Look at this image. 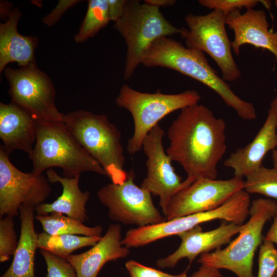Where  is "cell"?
I'll list each match as a JSON object with an SVG mask.
<instances>
[{
  "label": "cell",
  "instance_id": "1",
  "mask_svg": "<svg viewBox=\"0 0 277 277\" xmlns=\"http://www.w3.org/2000/svg\"><path fill=\"white\" fill-rule=\"evenodd\" d=\"M226 123L199 104L181 110L168 130L167 154L187 178L216 179L217 166L227 149Z\"/></svg>",
  "mask_w": 277,
  "mask_h": 277
},
{
  "label": "cell",
  "instance_id": "2",
  "mask_svg": "<svg viewBox=\"0 0 277 277\" xmlns=\"http://www.w3.org/2000/svg\"><path fill=\"white\" fill-rule=\"evenodd\" d=\"M141 64L147 67L169 68L192 77L216 93L240 118L252 121L257 117L253 104L243 100L232 90L201 51L185 47L174 39L162 37L150 45Z\"/></svg>",
  "mask_w": 277,
  "mask_h": 277
},
{
  "label": "cell",
  "instance_id": "3",
  "mask_svg": "<svg viewBox=\"0 0 277 277\" xmlns=\"http://www.w3.org/2000/svg\"><path fill=\"white\" fill-rule=\"evenodd\" d=\"M29 157L33 164L32 172L37 174H43L47 169L59 167L62 169L64 177L67 178L83 172L107 176L101 165L61 122H37L36 141Z\"/></svg>",
  "mask_w": 277,
  "mask_h": 277
},
{
  "label": "cell",
  "instance_id": "4",
  "mask_svg": "<svg viewBox=\"0 0 277 277\" xmlns=\"http://www.w3.org/2000/svg\"><path fill=\"white\" fill-rule=\"evenodd\" d=\"M63 123L82 147L105 170L112 183L127 178L121 133L105 114L78 110L64 114Z\"/></svg>",
  "mask_w": 277,
  "mask_h": 277
},
{
  "label": "cell",
  "instance_id": "5",
  "mask_svg": "<svg viewBox=\"0 0 277 277\" xmlns=\"http://www.w3.org/2000/svg\"><path fill=\"white\" fill-rule=\"evenodd\" d=\"M277 202L269 199L253 200L248 221L242 225L238 236L223 249L201 254L197 262L218 269L231 271L238 277H255L252 267L255 252L263 241L262 231L273 217Z\"/></svg>",
  "mask_w": 277,
  "mask_h": 277
},
{
  "label": "cell",
  "instance_id": "6",
  "mask_svg": "<svg viewBox=\"0 0 277 277\" xmlns=\"http://www.w3.org/2000/svg\"><path fill=\"white\" fill-rule=\"evenodd\" d=\"M201 98L199 93L192 90L177 94H165L159 90L150 93L123 85L115 102L128 110L133 120V134L128 142L129 154L133 155L141 150L145 137L160 120L175 111L197 104Z\"/></svg>",
  "mask_w": 277,
  "mask_h": 277
},
{
  "label": "cell",
  "instance_id": "7",
  "mask_svg": "<svg viewBox=\"0 0 277 277\" xmlns=\"http://www.w3.org/2000/svg\"><path fill=\"white\" fill-rule=\"evenodd\" d=\"M114 28L123 37L127 52L124 78L133 74L150 45L162 37L180 34V28L165 18L160 8L137 0H127L124 12Z\"/></svg>",
  "mask_w": 277,
  "mask_h": 277
},
{
  "label": "cell",
  "instance_id": "8",
  "mask_svg": "<svg viewBox=\"0 0 277 277\" xmlns=\"http://www.w3.org/2000/svg\"><path fill=\"white\" fill-rule=\"evenodd\" d=\"M250 205L249 194L242 189L214 209L132 228L127 231L122 244L129 249L143 246L169 236L178 235L203 223L215 220L243 224L249 215Z\"/></svg>",
  "mask_w": 277,
  "mask_h": 277
},
{
  "label": "cell",
  "instance_id": "9",
  "mask_svg": "<svg viewBox=\"0 0 277 277\" xmlns=\"http://www.w3.org/2000/svg\"><path fill=\"white\" fill-rule=\"evenodd\" d=\"M185 21L188 29L181 28L180 34L186 47L210 55L221 70L225 81L237 80L241 72L233 57L224 14L216 10L205 15L189 13Z\"/></svg>",
  "mask_w": 277,
  "mask_h": 277
},
{
  "label": "cell",
  "instance_id": "10",
  "mask_svg": "<svg viewBox=\"0 0 277 277\" xmlns=\"http://www.w3.org/2000/svg\"><path fill=\"white\" fill-rule=\"evenodd\" d=\"M4 74L9 85L11 102L37 121L63 122L64 114L55 105L56 91L50 77L36 62L18 68H6Z\"/></svg>",
  "mask_w": 277,
  "mask_h": 277
},
{
  "label": "cell",
  "instance_id": "11",
  "mask_svg": "<svg viewBox=\"0 0 277 277\" xmlns=\"http://www.w3.org/2000/svg\"><path fill=\"white\" fill-rule=\"evenodd\" d=\"M134 176L132 170L124 182L108 184L97 192L98 200L108 209L109 217L137 227L166 221L154 205L151 193L135 184Z\"/></svg>",
  "mask_w": 277,
  "mask_h": 277
},
{
  "label": "cell",
  "instance_id": "12",
  "mask_svg": "<svg viewBox=\"0 0 277 277\" xmlns=\"http://www.w3.org/2000/svg\"><path fill=\"white\" fill-rule=\"evenodd\" d=\"M0 147V216H14L21 206L34 208L44 203L51 192L49 182L43 174L24 172L10 161Z\"/></svg>",
  "mask_w": 277,
  "mask_h": 277
},
{
  "label": "cell",
  "instance_id": "13",
  "mask_svg": "<svg viewBox=\"0 0 277 277\" xmlns=\"http://www.w3.org/2000/svg\"><path fill=\"white\" fill-rule=\"evenodd\" d=\"M164 130L157 124L144 140L142 148L147 157V174L140 185L151 194L159 197L163 214L172 196L194 181L187 177L183 181L175 172L172 161L164 148Z\"/></svg>",
  "mask_w": 277,
  "mask_h": 277
},
{
  "label": "cell",
  "instance_id": "14",
  "mask_svg": "<svg viewBox=\"0 0 277 277\" xmlns=\"http://www.w3.org/2000/svg\"><path fill=\"white\" fill-rule=\"evenodd\" d=\"M244 181L234 176L228 180L200 179L175 194L169 202L164 216L167 220L214 209L238 191Z\"/></svg>",
  "mask_w": 277,
  "mask_h": 277
},
{
  "label": "cell",
  "instance_id": "15",
  "mask_svg": "<svg viewBox=\"0 0 277 277\" xmlns=\"http://www.w3.org/2000/svg\"><path fill=\"white\" fill-rule=\"evenodd\" d=\"M243 224L222 223L219 227L207 231H203L197 226L178 236L181 239L179 248L167 256L156 262L159 268H173L182 259L186 258L191 264L199 255L217 249L230 242L232 236L239 233Z\"/></svg>",
  "mask_w": 277,
  "mask_h": 277
},
{
  "label": "cell",
  "instance_id": "16",
  "mask_svg": "<svg viewBox=\"0 0 277 277\" xmlns=\"http://www.w3.org/2000/svg\"><path fill=\"white\" fill-rule=\"evenodd\" d=\"M226 24L234 32L231 47L237 56L242 46L250 44L268 50L277 59V30L269 29L265 11L250 8L241 13L234 10L226 16Z\"/></svg>",
  "mask_w": 277,
  "mask_h": 277
},
{
  "label": "cell",
  "instance_id": "17",
  "mask_svg": "<svg viewBox=\"0 0 277 277\" xmlns=\"http://www.w3.org/2000/svg\"><path fill=\"white\" fill-rule=\"evenodd\" d=\"M277 147V116L269 109L266 119L253 140L238 148L224 161L235 177L242 179L262 166L265 155Z\"/></svg>",
  "mask_w": 277,
  "mask_h": 277
},
{
  "label": "cell",
  "instance_id": "18",
  "mask_svg": "<svg viewBox=\"0 0 277 277\" xmlns=\"http://www.w3.org/2000/svg\"><path fill=\"white\" fill-rule=\"evenodd\" d=\"M37 121L26 110L11 102L0 103V138L10 155L15 150L32 152L36 138Z\"/></svg>",
  "mask_w": 277,
  "mask_h": 277
},
{
  "label": "cell",
  "instance_id": "19",
  "mask_svg": "<svg viewBox=\"0 0 277 277\" xmlns=\"http://www.w3.org/2000/svg\"><path fill=\"white\" fill-rule=\"evenodd\" d=\"M119 224L109 225L106 233L89 250L71 254L67 260L74 268L77 277H97L103 266L111 261L127 256L129 249L122 244Z\"/></svg>",
  "mask_w": 277,
  "mask_h": 277
},
{
  "label": "cell",
  "instance_id": "20",
  "mask_svg": "<svg viewBox=\"0 0 277 277\" xmlns=\"http://www.w3.org/2000/svg\"><path fill=\"white\" fill-rule=\"evenodd\" d=\"M21 15L20 10L15 7L6 21L0 23V73L10 63L16 62L22 67L35 62L38 39L36 36L18 32L17 26Z\"/></svg>",
  "mask_w": 277,
  "mask_h": 277
},
{
  "label": "cell",
  "instance_id": "21",
  "mask_svg": "<svg viewBox=\"0 0 277 277\" xmlns=\"http://www.w3.org/2000/svg\"><path fill=\"white\" fill-rule=\"evenodd\" d=\"M50 183H59L63 188L62 194L51 203H42L35 207L37 215H45L57 212L83 223L88 220L86 205L90 197L89 191L83 192L79 187L80 175L71 178L60 176L52 169L46 171Z\"/></svg>",
  "mask_w": 277,
  "mask_h": 277
},
{
  "label": "cell",
  "instance_id": "22",
  "mask_svg": "<svg viewBox=\"0 0 277 277\" xmlns=\"http://www.w3.org/2000/svg\"><path fill=\"white\" fill-rule=\"evenodd\" d=\"M34 207L21 206V234L11 264L1 277H35L34 260L38 234L34 227Z\"/></svg>",
  "mask_w": 277,
  "mask_h": 277
},
{
  "label": "cell",
  "instance_id": "23",
  "mask_svg": "<svg viewBox=\"0 0 277 277\" xmlns=\"http://www.w3.org/2000/svg\"><path fill=\"white\" fill-rule=\"evenodd\" d=\"M35 218L41 224L44 232L50 235L78 234L101 237L103 232L101 225L88 227L81 221L60 213L36 215Z\"/></svg>",
  "mask_w": 277,
  "mask_h": 277
},
{
  "label": "cell",
  "instance_id": "24",
  "mask_svg": "<svg viewBox=\"0 0 277 277\" xmlns=\"http://www.w3.org/2000/svg\"><path fill=\"white\" fill-rule=\"evenodd\" d=\"M102 236H87L74 234L50 235L38 234L37 247L64 259L76 250L94 246Z\"/></svg>",
  "mask_w": 277,
  "mask_h": 277
},
{
  "label": "cell",
  "instance_id": "25",
  "mask_svg": "<svg viewBox=\"0 0 277 277\" xmlns=\"http://www.w3.org/2000/svg\"><path fill=\"white\" fill-rule=\"evenodd\" d=\"M110 21L107 0L88 1L86 15L74 41L81 43L93 37Z\"/></svg>",
  "mask_w": 277,
  "mask_h": 277
},
{
  "label": "cell",
  "instance_id": "26",
  "mask_svg": "<svg viewBox=\"0 0 277 277\" xmlns=\"http://www.w3.org/2000/svg\"><path fill=\"white\" fill-rule=\"evenodd\" d=\"M243 190L277 200V169L263 166L245 176Z\"/></svg>",
  "mask_w": 277,
  "mask_h": 277
},
{
  "label": "cell",
  "instance_id": "27",
  "mask_svg": "<svg viewBox=\"0 0 277 277\" xmlns=\"http://www.w3.org/2000/svg\"><path fill=\"white\" fill-rule=\"evenodd\" d=\"M18 244L13 216L7 215L0 220V262L8 261L14 255Z\"/></svg>",
  "mask_w": 277,
  "mask_h": 277
},
{
  "label": "cell",
  "instance_id": "28",
  "mask_svg": "<svg viewBox=\"0 0 277 277\" xmlns=\"http://www.w3.org/2000/svg\"><path fill=\"white\" fill-rule=\"evenodd\" d=\"M258 277H273L277 270V248L263 238L259 252Z\"/></svg>",
  "mask_w": 277,
  "mask_h": 277
},
{
  "label": "cell",
  "instance_id": "29",
  "mask_svg": "<svg viewBox=\"0 0 277 277\" xmlns=\"http://www.w3.org/2000/svg\"><path fill=\"white\" fill-rule=\"evenodd\" d=\"M40 253L47 265V277H77L74 268L66 259L43 249Z\"/></svg>",
  "mask_w": 277,
  "mask_h": 277
},
{
  "label": "cell",
  "instance_id": "30",
  "mask_svg": "<svg viewBox=\"0 0 277 277\" xmlns=\"http://www.w3.org/2000/svg\"><path fill=\"white\" fill-rule=\"evenodd\" d=\"M201 6L212 10L222 12L225 16L235 10L243 8L246 9L253 8L259 3L264 4V1L258 0H199Z\"/></svg>",
  "mask_w": 277,
  "mask_h": 277
},
{
  "label": "cell",
  "instance_id": "31",
  "mask_svg": "<svg viewBox=\"0 0 277 277\" xmlns=\"http://www.w3.org/2000/svg\"><path fill=\"white\" fill-rule=\"evenodd\" d=\"M125 267L130 277H187V269L179 274H171L133 260L127 261Z\"/></svg>",
  "mask_w": 277,
  "mask_h": 277
},
{
  "label": "cell",
  "instance_id": "32",
  "mask_svg": "<svg viewBox=\"0 0 277 277\" xmlns=\"http://www.w3.org/2000/svg\"><path fill=\"white\" fill-rule=\"evenodd\" d=\"M80 0H60L54 9L42 18L43 23L48 27L56 24L67 10L80 3Z\"/></svg>",
  "mask_w": 277,
  "mask_h": 277
},
{
  "label": "cell",
  "instance_id": "33",
  "mask_svg": "<svg viewBox=\"0 0 277 277\" xmlns=\"http://www.w3.org/2000/svg\"><path fill=\"white\" fill-rule=\"evenodd\" d=\"M110 21L116 22L122 16L127 0H107Z\"/></svg>",
  "mask_w": 277,
  "mask_h": 277
},
{
  "label": "cell",
  "instance_id": "34",
  "mask_svg": "<svg viewBox=\"0 0 277 277\" xmlns=\"http://www.w3.org/2000/svg\"><path fill=\"white\" fill-rule=\"evenodd\" d=\"M220 270L207 265H201L190 277H221Z\"/></svg>",
  "mask_w": 277,
  "mask_h": 277
},
{
  "label": "cell",
  "instance_id": "35",
  "mask_svg": "<svg viewBox=\"0 0 277 277\" xmlns=\"http://www.w3.org/2000/svg\"><path fill=\"white\" fill-rule=\"evenodd\" d=\"M272 219V224L263 238L277 245V209Z\"/></svg>",
  "mask_w": 277,
  "mask_h": 277
},
{
  "label": "cell",
  "instance_id": "36",
  "mask_svg": "<svg viewBox=\"0 0 277 277\" xmlns=\"http://www.w3.org/2000/svg\"><path fill=\"white\" fill-rule=\"evenodd\" d=\"M176 3L174 0H145L144 3L152 5L160 8L161 7H169L173 6Z\"/></svg>",
  "mask_w": 277,
  "mask_h": 277
},
{
  "label": "cell",
  "instance_id": "37",
  "mask_svg": "<svg viewBox=\"0 0 277 277\" xmlns=\"http://www.w3.org/2000/svg\"><path fill=\"white\" fill-rule=\"evenodd\" d=\"M11 3L8 2H3L1 3V16L2 17H6V14L9 16L12 12V6Z\"/></svg>",
  "mask_w": 277,
  "mask_h": 277
},
{
  "label": "cell",
  "instance_id": "38",
  "mask_svg": "<svg viewBox=\"0 0 277 277\" xmlns=\"http://www.w3.org/2000/svg\"><path fill=\"white\" fill-rule=\"evenodd\" d=\"M270 107V109L277 116V95L271 102Z\"/></svg>",
  "mask_w": 277,
  "mask_h": 277
},
{
  "label": "cell",
  "instance_id": "39",
  "mask_svg": "<svg viewBox=\"0 0 277 277\" xmlns=\"http://www.w3.org/2000/svg\"><path fill=\"white\" fill-rule=\"evenodd\" d=\"M272 157L273 167L277 169V147L272 151Z\"/></svg>",
  "mask_w": 277,
  "mask_h": 277
},
{
  "label": "cell",
  "instance_id": "40",
  "mask_svg": "<svg viewBox=\"0 0 277 277\" xmlns=\"http://www.w3.org/2000/svg\"><path fill=\"white\" fill-rule=\"evenodd\" d=\"M274 5L276 8L277 9V0L274 1Z\"/></svg>",
  "mask_w": 277,
  "mask_h": 277
},
{
  "label": "cell",
  "instance_id": "41",
  "mask_svg": "<svg viewBox=\"0 0 277 277\" xmlns=\"http://www.w3.org/2000/svg\"><path fill=\"white\" fill-rule=\"evenodd\" d=\"M273 277H277V270H276V271L275 272V274H274Z\"/></svg>",
  "mask_w": 277,
  "mask_h": 277
}]
</instances>
